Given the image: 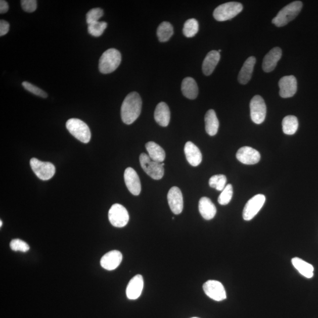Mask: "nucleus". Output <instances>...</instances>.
Returning a JSON list of instances; mask_svg holds the SVG:
<instances>
[{
    "label": "nucleus",
    "instance_id": "f257e3e1",
    "mask_svg": "<svg viewBox=\"0 0 318 318\" xmlns=\"http://www.w3.org/2000/svg\"><path fill=\"white\" fill-rule=\"evenodd\" d=\"M142 101L137 92L128 94L121 107V117L123 123L128 125L134 122L141 113Z\"/></svg>",
    "mask_w": 318,
    "mask_h": 318
},
{
    "label": "nucleus",
    "instance_id": "58836bf2",
    "mask_svg": "<svg viewBox=\"0 0 318 318\" xmlns=\"http://www.w3.org/2000/svg\"><path fill=\"white\" fill-rule=\"evenodd\" d=\"M9 9L8 3L5 0L0 1V13L5 14L8 12Z\"/></svg>",
    "mask_w": 318,
    "mask_h": 318
},
{
    "label": "nucleus",
    "instance_id": "dca6fc26",
    "mask_svg": "<svg viewBox=\"0 0 318 318\" xmlns=\"http://www.w3.org/2000/svg\"><path fill=\"white\" fill-rule=\"evenodd\" d=\"M144 287V278L141 275H135L128 283L126 289V295L130 300L137 299L142 294Z\"/></svg>",
    "mask_w": 318,
    "mask_h": 318
},
{
    "label": "nucleus",
    "instance_id": "39448f33",
    "mask_svg": "<svg viewBox=\"0 0 318 318\" xmlns=\"http://www.w3.org/2000/svg\"><path fill=\"white\" fill-rule=\"evenodd\" d=\"M243 10L241 3L228 2L216 7L214 10L213 17L218 21H225L233 19Z\"/></svg>",
    "mask_w": 318,
    "mask_h": 318
},
{
    "label": "nucleus",
    "instance_id": "a878e982",
    "mask_svg": "<svg viewBox=\"0 0 318 318\" xmlns=\"http://www.w3.org/2000/svg\"><path fill=\"white\" fill-rule=\"evenodd\" d=\"M145 146L148 155L152 160L157 162L163 163L166 158V153L161 146L153 142L147 143Z\"/></svg>",
    "mask_w": 318,
    "mask_h": 318
},
{
    "label": "nucleus",
    "instance_id": "a19ab883",
    "mask_svg": "<svg viewBox=\"0 0 318 318\" xmlns=\"http://www.w3.org/2000/svg\"><path fill=\"white\" fill-rule=\"evenodd\" d=\"M192 318H198V317H192Z\"/></svg>",
    "mask_w": 318,
    "mask_h": 318
},
{
    "label": "nucleus",
    "instance_id": "cd10ccee",
    "mask_svg": "<svg viewBox=\"0 0 318 318\" xmlns=\"http://www.w3.org/2000/svg\"><path fill=\"white\" fill-rule=\"evenodd\" d=\"M298 120L295 116H286L282 120V129L288 135L294 134L298 128Z\"/></svg>",
    "mask_w": 318,
    "mask_h": 318
},
{
    "label": "nucleus",
    "instance_id": "4be33fe9",
    "mask_svg": "<svg viewBox=\"0 0 318 318\" xmlns=\"http://www.w3.org/2000/svg\"><path fill=\"white\" fill-rule=\"evenodd\" d=\"M199 210L205 220H209L215 216L217 210L215 205L208 198L203 197L199 202Z\"/></svg>",
    "mask_w": 318,
    "mask_h": 318
},
{
    "label": "nucleus",
    "instance_id": "393cba45",
    "mask_svg": "<svg viewBox=\"0 0 318 318\" xmlns=\"http://www.w3.org/2000/svg\"><path fill=\"white\" fill-rule=\"evenodd\" d=\"M205 121L206 133L211 137L216 135L219 129V122L214 110L210 109L207 112Z\"/></svg>",
    "mask_w": 318,
    "mask_h": 318
},
{
    "label": "nucleus",
    "instance_id": "a211bd4d",
    "mask_svg": "<svg viewBox=\"0 0 318 318\" xmlns=\"http://www.w3.org/2000/svg\"><path fill=\"white\" fill-rule=\"evenodd\" d=\"M282 55V50L280 48H275L264 57L262 68L266 73L272 71L276 67L278 62Z\"/></svg>",
    "mask_w": 318,
    "mask_h": 318
},
{
    "label": "nucleus",
    "instance_id": "e433bc0d",
    "mask_svg": "<svg viewBox=\"0 0 318 318\" xmlns=\"http://www.w3.org/2000/svg\"><path fill=\"white\" fill-rule=\"evenodd\" d=\"M21 5L23 10L27 13H33L37 9V1L35 0H22Z\"/></svg>",
    "mask_w": 318,
    "mask_h": 318
},
{
    "label": "nucleus",
    "instance_id": "72a5a7b5",
    "mask_svg": "<svg viewBox=\"0 0 318 318\" xmlns=\"http://www.w3.org/2000/svg\"><path fill=\"white\" fill-rule=\"evenodd\" d=\"M10 248L14 251H19L21 252H27L29 251L30 246L26 242L21 240V239H13L10 244Z\"/></svg>",
    "mask_w": 318,
    "mask_h": 318
},
{
    "label": "nucleus",
    "instance_id": "423d86ee",
    "mask_svg": "<svg viewBox=\"0 0 318 318\" xmlns=\"http://www.w3.org/2000/svg\"><path fill=\"white\" fill-rule=\"evenodd\" d=\"M139 160L142 169L153 179L160 180L163 177L164 163L153 161L144 153H142Z\"/></svg>",
    "mask_w": 318,
    "mask_h": 318
},
{
    "label": "nucleus",
    "instance_id": "f3484780",
    "mask_svg": "<svg viewBox=\"0 0 318 318\" xmlns=\"http://www.w3.org/2000/svg\"><path fill=\"white\" fill-rule=\"evenodd\" d=\"M123 256L121 253L116 250L110 251L103 256L101 260V265L107 270H113L120 265Z\"/></svg>",
    "mask_w": 318,
    "mask_h": 318
},
{
    "label": "nucleus",
    "instance_id": "4c0bfd02",
    "mask_svg": "<svg viewBox=\"0 0 318 318\" xmlns=\"http://www.w3.org/2000/svg\"><path fill=\"white\" fill-rule=\"evenodd\" d=\"M10 24L5 20L0 21V36L2 37L9 33Z\"/></svg>",
    "mask_w": 318,
    "mask_h": 318
},
{
    "label": "nucleus",
    "instance_id": "c85d7f7f",
    "mask_svg": "<svg viewBox=\"0 0 318 318\" xmlns=\"http://www.w3.org/2000/svg\"><path fill=\"white\" fill-rule=\"evenodd\" d=\"M173 34V28L166 21L161 23L157 30V35L160 42H166Z\"/></svg>",
    "mask_w": 318,
    "mask_h": 318
},
{
    "label": "nucleus",
    "instance_id": "f8f14e48",
    "mask_svg": "<svg viewBox=\"0 0 318 318\" xmlns=\"http://www.w3.org/2000/svg\"><path fill=\"white\" fill-rule=\"evenodd\" d=\"M124 178L128 190L132 195H140L142 188L140 178L133 168L128 167L124 171Z\"/></svg>",
    "mask_w": 318,
    "mask_h": 318
},
{
    "label": "nucleus",
    "instance_id": "c9c22d12",
    "mask_svg": "<svg viewBox=\"0 0 318 318\" xmlns=\"http://www.w3.org/2000/svg\"><path fill=\"white\" fill-rule=\"evenodd\" d=\"M23 87L26 89V90L31 93L32 94L39 96L42 98H47L48 94L46 93L41 90V88H38L35 85L32 84L29 82L24 81L22 83Z\"/></svg>",
    "mask_w": 318,
    "mask_h": 318
},
{
    "label": "nucleus",
    "instance_id": "f704fd0d",
    "mask_svg": "<svg viewBox=\"0 0 318 318\" xmlns=\"http://www.w3.org/2000/svg\"><path fill=\"white\" fill-rule=\"evenodd\" d=\"M104 14L103 10L100 8H95L90 10L86 14V21L87 24L97 22Z\"/></svg>",
    "mask_w": 318,
    "mask_h": 318
},
{
    "label": "nucleus",
    "instance_id": "6ab92c4d",
    "mask_svg": "<svg viewBox=\"0 0 318 318\" xmlns=\"http://www.w3.org/2000/svg\"><path fill=\"white\" fill-rule=\"evenodd\" d=\"M186 158L192 166H198L201 163L202 155L201 151L192 142H188L184 148Z\"/></svg>",
    "mask_w": 318,
    "mask_h": 318
},
{
    "label": "nucleus",
    "instance_id": "c756f323",
    "mask_svg": "<svg viewBox=\"0 0 318 318\" xmlns=\"http://www.w3.org/2000/svg\"><path fill=\"white\" fill-rule=\"evenodd\" d=\"M199 31L198 21L195 19H191L186 21L183 32L186 37L191 38L194 37Z\"/></svg>",
    "mask_w": 318,
    "mask_h": 318
},
{
    "label": "nucleus",
    "instance_id": "ddd939ff",
    "mask_svg": "<svg viewBox=\"0 0 318 318\" xmlns=\"http://www.w3.org/2000/svg\"><path fill=\"white\" fill-rule=\"evenodd\" d=\"M167 201L171 212L174 214H179L183 211V195L179 188L173 187L170 189L167 194Z\"/></svg>",
    "mask_w": 318,
    "mask_h": 318
},
{
    "label": "nucleus",
    "instance_id": "bb28decb",
    "mask_svg": "<svg viewBox=\"0 0 318 318\" xmlns=\"http://www.w3.org/2000/svg\"><path fill=\"white\" fill-rule=\"evenodd\" d=\"M293 266L299 272L307 278H311L313 276L314 268L310 263L304 261L301 258H294L292 259Z\"/></svg>",
    "mask_w": 318,
    "mask_h": 318
},
{
    "label": "nucleus",
    "instance_id": "9d476101",
    "mask_svg": "<svg viewBox=\"0 0 318 318\" xmlns=\"http://www.w3.org/2000/svg\"><path fill=\"white\" fill-rule=\"evenodd\" d=\"M265 201V196L261 194L255 195L249 200L243 211L244 219L246 221L252 220L262 209Z\"/></svg>",
    "mask_w": 318,
    "mask_h": 318
},
{
    "label": "nucleus",
    "instance_id": "2f4dec72",
    "mask_svg": "<svg viewBox=\"0 0 318 318\" xmlns=\"http://www.w3.org/2000/svg\"><path fill=\"white\" fill-rule=\"evenodd\" d=\"M107 24L105 21H97L88 25V33L94 37H100L106 29Z\"/></svg>",
    "mask_w": 318,
    "mask_h": 318
},
{
    "label": "nucleus",
    "instance_id": "20e7f679",
    "mask_svg": "<svg viewBox=\"0 0 318 318\" xmlns=\"http://www.w3.org/2000/svg\"><path fill=\"white\" fill-rule=\"evenodd\" d=\"M67 129L77 140L87 144L91 139V131L87 124L78 119H70L66 123Z\"/></svg>",
    "mask_w": 318,
    "mask_h": 318
},
{
    "label": "nucleus",
    "instance_id": "b1692460",
    "mask_svg": "<svg viewBox=\"0 0 318 318\" xmlns=\"http://www.w3.org/2000/svg\"><path fill=\"white\" fill-rule=\"evenodd\" d=\"M182 94L186 98L194 100L198 97L199 89L197 83L194 78L186 77L181 83Z\"/></svg>",
    "mask_w": 318,
    "mask_h": 318
},
{
    "label": "nucleus",
    "instance_id": "0eeeda50",
    "mask_svg": "<svg viewBox=\"0 0 318 318\" xmlns=\"http://www.w3.org/2000/svg\"><path fill=\"white\" fill-rule=\"evenodd\" d=\"M30 166L34 174L42 180L51 179L56 173L55 166L52 163L42 162L36 158L30 160Z\"/></svg>",
    "mask_w": 318,
    "mask_h": 318
},
{
    "label": "nucleus",
    "instance_id": "f03ea898",
    "mask_svg": "<svg viewBox=\"0 0 318 318\" xmlns=\"http://www.w3.org/2000/svg\"><path fill=\"white\" fill-rule=\"evenodd\" d=\"M301 2L296 1L284 7L272 20V23L277 27H284L295 19L302 9Z\"/></svg>",
    "mask_w": 318,
    "mask_h": 318
},
{
    "label": "nucleus",
    "instance_id": "9b49d317",
    "mask_svg": "<svg viewBox=\"0 0 318 318\" xmlns=\"http://www.w3.org/2000/svg\"><path fill=\"white\" fill-rule=\"evenodd\" d=\"M206 295L214 301H221L226 299V293L223 285L220 282L210 280L203 285Z\"/></svg>",
    "mask_w": 318,
    "mask_h": 318
},
{
    "label": "nucleus",
    "instance_id": "412c9836",
    "mask_svg": "<svg viewBox=\"0 0 318 318\" xmlns=\"http://www.w3.org/2000/svg\"><path fill=\"white\" fill-rule=\"evenodd\" d=\"M256 62V58L253 56L249 57L245 61L239 74L238 81L239 83L242 84H246L251 79Z\"/></svg>",
    "mask_w": 318,
    "mask_h": 318
},
{
    "label": "nucleus",
    "instance_id": "7c9ffc66",
    "mask_svg": "<svg viewBox=\"0 0 318 318\" xmlns=\"http://www.w3.org/2000/svg\"><path fill=\"white\" fill-rule=\"evenodd\" d=\"M226 177L224 174H217L210 178L209 184L210 187L221 192L226 187Z\"/></svg>",
    "mask_w": 318,
    "mask_h": 318
},
{
    "label": "nucleus",
    "instance_id": "473e14b6",
    "mask_svg": "<svg viewBox=\"0 0 318 318\" xmlns=\"http://www.w3.org/2000/svg\"><path fill=\"white\" fill-rule=\"evenodd\" d=\"M233 187L231 184H228L224 188L223 190L221 191V194L218 198V202L221 205H226L231 201L232 196H233Z\"/></svg>",
    "mask_w": 318,
    "mask_h": 318
},
{
    "label": "nucleus",
    "instance_id": "aec40b11",
    "mask_svg": "<svg viewBox=\"0 0 318 318\" xmlns=\"http://www.w3.org/2000/svg\"><path fill=\"white\" fill-rule=\"evenodd\" d=\"M155 119L160 126L167 127L170 120V112L166 103L160 102L157 105L154 114Z\"/></svg>",
    "mask_w": 318,
    "mask_h": 318
},
{
    "label": "nucleus",
    "instance_id": "1a4fd4ad",
    "mask_svg": "<svg viewBox=\"0 0 318 318\" xmlns=\"http://www.w3.org/2000/svg\"><path fill=\"white\" fill-rule=\"evenodd\" d=\"M251 117L253 122L260 124L265 121L266 116V106L261 96H254L250 103Z\"/></svg>",
    "mask_w": 318,
    "mask_h": 318
},
{
    "label": "nucleus",
    "instance_id": "7ed1b4c3",
    "mask_svg": "<svg viewBox=\"0 0 318 318\" xmlns=\"http://www.w3.org/2000/svg\"><path fill=\"white\" fill-rule=\"evenodd\" d=\"M121 55L115 49L107 50L99 60V69L103 74H109L115 71L120 66Z\"/></svg>",
    "mask_w": 318,
    "mask_h": 318
},
{
    "label": "nucleus",
    "instance_id": "5701e85b",
    "mask_svg": "<svg viewBox=\"0 0 318 318\" xmlns=\"http://www.w3.org/2000/svg\"><path fill=\"white\" fill-rule=\"evenodd\" d=\"M220 59V53L216 51L210 52L207 55L202 64V71L206 76L212 74Z\"/></svg>",
    "mask_w": 318,
    "mask_h": 318
},
{
    "label": "nucleus",
    "instance_id": "4468645a",
    "mask_svg": "<svg viewBox=\"0 0 318 318\" xmlns=\"http://www.w3.org/2000/svg\"><path fill=\"white\" fill-rule=\"evenodd\" d=\"M280 95L282 98H289L294 96L297 91V80L294 76H288L281 78L279 81Z\"/></svg>",
    "mask_w": 318,
    "mask_h": 318
},
{
    "label": "nucleus",
    "instance_id": "6e6552de",
    "mask_svg": "<svg viewBox=\"0 0 318 318\" xmlns=\"http://www.w3.org/2000/svg\"><path fill=\"white\" fill-rule=\"evenodd\" d=\"M109 219L113 226L123 228L129 221V214L123 206L116 203L109 210Z\"/></svg>",
    "mask_w": 318,
    "mask_h": 318
},
{
    "label": "nucleus",
    "instance_id": "2eb2a0df",
    "mask_svg": "<svg viewBox=\"0 0 318 318\" xmlns=\"http://www.w3.org/2000/svg\"><path fill=\"white\" fill-rule=\"evenodd\" d=\"M237 158L243 164H255L258 163L260 159V155L258 151L249 146H245L238 150L237 153Z\"/></svg>",
    "mask_w": 318,
    "mask_h": 318
},
{
    "label": "nucleus",
    "instance_id": "ea45409f",
    "mask_svg": "<svg viewBox=\"0 0 318 318\" xmlns=\"http://www.w3.org/2000/svg\"><path fill=\"white\" fill-rule=\"evenodd\" d=\"M2 225H3V221L2 220H0V226L2 227Z\"/></svg>",
    "mask_w": 318,
    "mask_h": 318
}]
</instances>
